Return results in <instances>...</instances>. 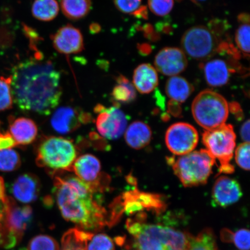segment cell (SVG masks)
Returning a JSON list of instances; mask_svg holds the SVG:
<instances>
[{"mask_svg": "<svg viewBox=\"0 0 250 250\" xmlns=\"http://www.w3.org/2000/svg\"><path fill=\"white\" fill-rule=\"evenodd\" d=\"M11 76L12 99L21 110L47 115L57 107L62 94L61 74L40 52L16 65Z\"/></svg>", "mask_w": 250, "mask_h": 250, "instance_id": "1", "label": "cell"}, {"mask_svg": "<svg viewBox=\"0 0 250 250\" xmlns=\"http://www.w3.org/2000/svg\"><path fill=\"white\" fill-rule=\"evenodd\" d=\"M56 202L65 220L87 232L109 226V215L101 201L95 198L97 192L79 178L56 176L54 180Z\"/></svg>", "mask_w": 250, "mask_h": 250, "instance_id": "2", "label": "cell"}, {"mask_svg": "<svg viewBox=\"0 0 250 250\" xmlns=\"http://www.w3.org/2000/svg\"><path fill=\"white\" fill-rule=\"evenodd\" d=\"M128 219L126 229L133 237L132 250H188L191 234L159 224Z\"/></svg>", "mask_w": 250, "mask_h": 250, "instance_id": "3", "label": "cell"}, {"mask_svg": "<svg viewBox=\"0 0 250 250\" xmlns=\"http://www.w3.org/2000/svg\"><path fill=\"white\" fill-rule=\"evenodd\" d=\"M215 162L207 149L192 151L177 159L168 158L175 174L186 187L207 183Z\"/></svg>", "mask_w": 250, "mask_h": 250, "instance_id": "4", "label": "cell"}, {"mask_svg": "<svg viewBox=\"0 0 250 250\" xmlns=\"http://www.w3.org/2000/svg\"><path fill=\"white\" fill-rule=\"evenodd\" d=\"M229 109L226 99L211 90H205L198 94L192 105L193 118L206 130L226 124Z\"/></svg>", "mask_w": 250, "mask_h": 250, "instance_id": "5", "label": "cell"}, {"mask_svg": "<svg viewBox=\"0 0 250 250\" xmlns=\"http://www.w3.org/2000/svg\"><path fill=\"white\" fill-rule=\"evenodd\" d=\"M37 165L56 171L73 170L77 150L73 142L61 137H49L37 150Z\"/></svg>", "mask_w": 250, "mask_h": 250, "instance_id": "6", "label": "cell"}, {"mask_svg": "<svg viewBox=\"0 0 250 250\" xmlns=\"http://www.w3.org/2000/svg\"><path fill=\"white\" fill-rule=\"evenodd\" d=\"M236 134L231 125L224 124L215 129L206 130L203 143L216 161L220 162V173L231 174L234 167L230 162L236 146Z\"/></svg>", "mask_w": 250, "mask_h": 250, "instance_id": "7", "label": "cell"}, {"mask_svg": "<svg viewBox=\"0 0 250 250\" xmlns=\"http://www.w3.org/2000/svg\"><path fill=\"white\" fill-rule=\"evenodd\" d=\"M220 43L216 34L203 26L190 28L181 39L184 52L198 61H206L213 56Z\"/></svg>", "mask_w": 250, "mask_h": 250, "instance_id": "8", "label": "cell"}, {"mask_svg": "<svg viewBox=\"0 0 250 250\" xmlns=\"http://www.w3.org/2000/svg\"><path fill=\"white\" fill-rule=\"evenodd\" d=\"M3 205L2 225L7 233L9 249L13 248L22 238L32 222L33 209L29 206H18L11 197H7Z\"/></svg>", "mask_w": 250, "mask_h": 250, "instance_id": "9", "label": "cell"}, {"mask_svg": "<svg viewBox=\"0 0 250 250\" xmlns=\"http://www.w3.org/2000/svg\"><path fill=\"white\" fill-rule=\"evenodd\" d=\"M95 112L98 114L96 121L97 129L103 137L116 140L123 135L126 129L127 119L118 106L107 108L98 104Z\"/></svg>", "mask_w": 250, "mask_h": 250, "instance_id": "10", "label": "cell"}, {"mask_svg": "<svg viewBox=\"0 0 250 250\" xmlns=\"http://www.w3.org/2000/svg\"><path fill=\"white\" fill-rule=\"evenodd\" d=\"M198 133L191 125L179 123L168 127L165 142L168 149L176 155H184L193 151L198 145Z\"/></svg>", "mask_w": 250, "mask_h": 250, "instance_id": "11", "label": "cell"}, {"mask_svg": "<svg viewBox=\"0 0 250 250\" xmlns=\"http://www.w3.org/2000/svg\"><path fill=\"white\" fill-rule=\"evenodd\" d=\"M92 120L91 115L80 108L64 106L56 109L51 123L56 132L66 134L76 130L83 124L89 123Z\"/></svg>", "mask_w": 250, "mask_h": 250, "instance_id": "12", "label": "cell"}, {"mask_svg": "<svg viewBox=\"0 0 250 250\" xmlns=\"http://www.w3.org/2000/svg\"><path fill=\"white\" fill-rule=\"evenodd\" d=\"M156 69L168 76H176L186 69L188 61L182 49L165 48L156 55L155 59Z\"/></svg>", "mask_w": 250, "mask_h": 250, "instance_id": "13", "label": "cell"}, {"mask_svg": "<svg viewBox=\"0 0 250 250\" xmlns=\"http://www.w3.org/2000/svg\"><path fill=\"white\" fill-rule=\"evenodd\" d=\"M242 196L241 187L231 178L221 176L215 181L212 191V204L227 208L239 201Z\"/></svg>", "mask_w": 250, "mask_h": 250, "instance_id": "14", "label": "cell"}, {"mask_svg": "<svg viewBox=\"0 0 250 250\" xmlns=\"http://www.w3.org/2000/svg\"><path fill=\"white\" fill-rule=\"evenodd\" d=\"M54 48L62 54H78L84 48L82 33L79 29L67 24L52 37Z\"/></svg>", "mask_w": 250, "mask_h": 250, "instance_id": "15", "label": "cell"}, {"mask_svg": "<svg viewBox=\"0 0 250 250\" xmlns=\"http://www.w3.org/2000/svg\"><path fill=\"white\" fill-rule=\"evenodd\" d=\"M73 170L77 177L98 191L100 187L98 181L101 171V164L96 156L85 154L76 159Z\"/></svg>", "mask_w": 250, "mask_h": 250, "instance_id": "16", "label": "cell"}, {"mask_svg": "<svg viewBox=\"0 0 250 250\" xmlns=\"http://www.w3.org/2000/svg\"><path fill=\"white\" fill-rule=\"evenodd\" d=\"M41 186L38 178L31 174L21 175L11 187L15 199L24 204L36 201L40 194Z\"/></svg>", "mask_w": 250, "mask_h": 250, "instance_id": "17", "label": "cell"}, {"mask_svg": "<svg viewBox=\"0 0 250 250\" xmlns=\"http://www.w3.org/2000/svg\"><path fill=\"white\" fill-rule=\"evenodd\" d=\"M10 134L17 145H28L36 140L38 129L31 119L21 117L10 121Z\"/></svg>", "mask_w": 250, "mask_h": 250, "instance_id": "18", "label": "cell"}, {"mask_svg": "<svg viewBox=\"0 0 250 250\" xmlns=\"http://www.w3.org/2000/svg\"><path fill=\"white\" fill-rule=\"evenodd\" d=\"M205 77L209 85L214 87L226 85L232 70L227 62L221 59H214L203 65Z\"/></svg>", "mask_w": 250, "mask_h": 250, "instance_id": "19", "label": "cell"}, {"mask_svg": "<svg viewBox=\"0 0 250 250\" xmlns=\"http://www.w3.org/2000/svg\"><path fill=\"white\" fill-rule=\"evenodd\" d=\"M133 84L140 93H151L158 85L157 71L149 64L139 65L134 72Z\"/></svg>", "mask_w": 250, "mask_h": 250, "instance_id": "20", "label": "cell"}, {"mask_svg": "<svg viewBox=\"0 0 250 250\" xmlns=\"http://www.w3.org/2000/svg\"><path fill=\"white\" fill-rule=\"evenodd\" d=\"M126 130L125 140L132 148H143L149 145L151 140V130L147 125L143 122H134Z\"/></svg>", "mask_w": 250, "mask_h": 250, "instance_id": "21", "label": "cell"}, {"mask_svg": "<svg viewBox=\"0 0 250 250\" xmlns=\"http://www.w3.org/2000/svg\"><path fill=\"white\" fill-rule=\"evenodd\" d=\"M193 86L183 77L173 76L167 81L166 92L172 101L181 103L187 101L193 92Z\"/></svg>", "mask_w": 250, "mask_h": 250, "instance_id": "22", "label": "cell"}, {"mask_svg": "<svg viewBox=\"0 0 250 250\" xmlns=\"http://www.w3.org/2000/svg\"><path fill=\"white\" fill-rule=\"evenodd\" d=\"M93 233L73 228L62 236L61 250H87V245Z\"/></svg>", "mask_w": 250, "mask_h": 250, "instance_id": "23", "label": "cell"}, {"mask_svg": "<svg viewBox=\"0 0 250 250\" xmlns=\"http://www.w3.org/2000/svg\"><path fill=\"white\" fill-rule=\"evenodd\" d=\"M117 85L114 87L111 93L115 105L133 102L136 98V92L133 84L122 75L117 78Z\"/></svg>", "mask_w": 250, "mask_h": 250, "instance_id": "24", "label": "cell"}, {"mask_svg": "<svg viewBox=\"0 0 250 250\" xmlns=\"http://www.w3.org/2000/svg\"><path fill=\"white\" fill-rule=\"evenodd\" d=\"M62 13L70 20L85 17L91 8V0H61Z\"/></svg>", "mask_w": 250, "mask_h": 250, "instance_id": "25", "label": "cell"}, {"mask_svg": "<svg viewBox=\"0 0 250 250\" xmlns=\"http://www.w3.org/2000/svg\"><path fill=\"white\" fill-rule=\"evenodd\" d=\"M59 5L56 0H36L32 7L33 17L42 21H51L57 17Z\"/></svg>", "mask_w": 250, "mask_h": 250, "instance_id": "26", "label": "cell"}, {"mask_svg": "<svg viewBox=\"0 0 250 250\" xmlns=\"http://www.w3.org/2000/svg\"><path fill=\"white\" fill-rule=\"evenodd\" d=\"M188 250H220L214 232L206 228L196 236L191 235Z\"/></svg>", "mask_w": 250, "mask_h": 250, "instance_id": "27", "label": "cell"}, {"mask_svg": "<svg viewBox=\"0 0 250 250\" xmlns=\"http://www.w3.org/2000/svg\"><path fill=\"white\" fill-rule=\"evenodd\" d=\"M119 10L123 13L133 15L138 18H147V10L142 5V0H114Z\"/></svg>", "mask_w": 250, "mask_h": 250, "instance_id": "28", "label": "cell"}, {"mask_svg": "<svg viewBox=\"0 0 250 250\" xmlns=\"http://www.w3.org/2000/svg\"><path fill=\"white\" fill-rule=\"evenodd\" d=\"M21 165L20 156L15 150L8 149L0 151V171H13L20 168Z\"/></svg>", "mask_w": 250, "mask_h": 250, "instance_id": "29", "label": "cell"}, {"mask_svg": "<svg viewBox=\"0 0 250 250\" xmlns=\"http://www.w3.org/2000/svg\"><path fill=\"white\" fill-rule=\"evenodd\" d=\"M24 250H60L59 244L52 237L40 234L31 239Z\"/></svg>", "mask_w": 250, "mask_h": 250, "instance_id": "30", "label": "cell"}, {"mask_svg": "<svg viewBox=\"0 0 250 250\" xmlns=\"http://www.w3.org/2000/svg\"><path fill=\"white\" fill-rule=\"evenodd\" d=\"M11 76L0 77V111L10 109L13 104L11 92Z\"/></svg>", "mask_w": 250, "mask_h": 250, "instance_id": "31", "label": "cell"}, {"mask_svg": "<svg viewBox=\"0 0 250 250\" xmlns=\"http://www.w3.org/2000/svg\"><path fill=\"white\" fill-rule=\"evenodd\" d=\"M87 250H115L113 240L107 234H94L87 245Z\"/></svg>", "mask_w": 250, "mask_h": 250, "instance_id": "32", "label": "cell"}, {"mask_svg": "<svg viewBox=\"0 0 250 250\" xmlns=\"http://www.w3.org/2000/svg\"><path fill=\"white\" fill-rule=\"evenodd\" d=\"M236 42L243 54L249 56L250 54L249 23H243L240 25L236 31Z\"/></svg>", "mask_w": 250, "mask_h": 250, "instance_id": "33", "label": "cell"}, {"mask_svg": "<svg viewBox=\"0 0 250 250\" xmlns=\"http://www.w3.org/2000/svg\"><path fill=\"white\" fill-rule=\"evenodd\" d=\"M173 5V0H148L150 10L154 14L161 17L170 13Z\"/></svg>", "mask_w": 250, "mask_h": 250, "instance_id": "34", "label": "cell"}, {"mask_svg": "<svg viewBox=\"0 0 250 250\" xmlns=\"http://www.w3.org/2000/svg\"><path fill=\"white\" fill-rule=\"evenodd\" d=\"M236 163L243 169L250 170V143H244L239 146L235 151Z\"/></svg>", "mask_w": 250, "mask_h": 250, "instance_id": "35", "label": "cell"}, {"mask_svg": "<svg viewBox=\"0 0 250 250\" xmlns=\"http://www.w3.org/2000/svg\"><path fill=\"white\" fill-rule=\"evenodd\" d=\"M233 243L236 248L240 250L250 249V231L249 229H240L236 232H232L230 243Z\"/></svg>", "mask_w": 250, "mask_h": 250, "instance_id": "36", "label": "cell"}, {"mask_svg": "<svg viewBox=\"0 0 250 250\" xmlns=\"http://www.w3.org/2000/svg\"><path fill=\"white\" fill-rule=\"evenodd\" d=\"M17 143L10 133H0V151L11 149L17 146Z\"/></svg>", "mask_w": 250, "mask_h": 250, "instance_id": "37", "label": "cell"}, {"mask_svg": "<svg viewBox=\"0 0 250 250\" xmlns=\"http://www.w3.org/2000/svg\"><path fill=\"white\" fill-rule=\"evenodd\" d=\"M240 135L245 143H250V121L244 123L240 131Z\"/></svg>", "mask_w": 250, "mask_h": 250, "instance_id": "38", "label": "cell"}, {"mask_svg": "<svg viewBox=\"0 0 250 250\" xmlns=\"http://www.w3.org/2000/svg\"><path fill=\"white\" fill-rule=\"evenodd\" d=\"M8 236L4 226L0 221V247L7 249Z\"/></svg>", "mask_w": 250, "mask_h": 250, "instance_id": "39", "label": "cell"}, {"mask_svg": "<svg viewBox=\"0 0 250 250\" xmlns=\"http://www.w3.org/2000/svg\"><path fill=\"white\" fill-rule=\"evenodd\" d=\"M7 197L5 193L4 180L2 177H0V201L2 204L7 201Z\"/></svg>", "mask_w": 250, "mask_h": 250, "instance_id": "40", "label": "cell"}, {"mask_svg": "<svg viewBox=\"0 0 250 250\" xmlns=\"http://www.w3.org/2000/svg\"><path fill=\"white\" fill-rule=\"evenodd\" d=\"M169 108L172 114L174 115H179L180 114L181 109L180 107L179 103L172 101L169 103Z\"/></svg>", "mask_w": 250, "mask_h": 250, "instance_id": "41", "label": "cell"}, {"mask_svg": "<svg viewBox=\"0 0 250 250\" xmlns=\"http://www.w3.org/2000/svg\"><path fill=\"white\" fill-rule=\"evenodd\" d=\"M229 108H230L233 113L235 114H241V108L240 107V105L237 103H233L232 104H230L229 106Z\"/></svg>", "mask_w": 250, "mask_h": 250, "instance_id": "42", "label": "cell"}, {"mask_svg": "<svg viewBox=\"0 0 250 250\" xmlns=\"http://www.w3.org/2000/svg\"><path fill=\"white\" fill-rule=\"evenodd\" d=\"M238 20L240 23H250L249 15L248 14H242L239 16Z\"/></svg>", "mask_w": 250, "mask_h": 250, "instance_id": "43", "label": "cell"}, {"mask_svg": "<svg viewBox=\"0 0 250 250\" xmlns=\"http://www.w3.org/2000/svg\"><path fill=\"white\" fill-rule=\"evenodd\" d=\"M191 1L195 3V4H198L199 3L205 1V0H191Z\"/></svg>", "mask_w": 250, "mask_h": 250, "instance_id": "44", "label": "cell"}, {"mask_svg": "<svg viewBox=\"0 0 250 250\" xmlns=\"http://www.w3.org/2000/svg\"><path fill=\"white\" fill-rule=\"evenodd\" d=\"M0 129H1V121H0ZM0 133H1V131H0Z\"/></svg>", "mask_w": 250, "mask_h": 250, "instance_id": "45", "label": "cell"}]
</instances>
